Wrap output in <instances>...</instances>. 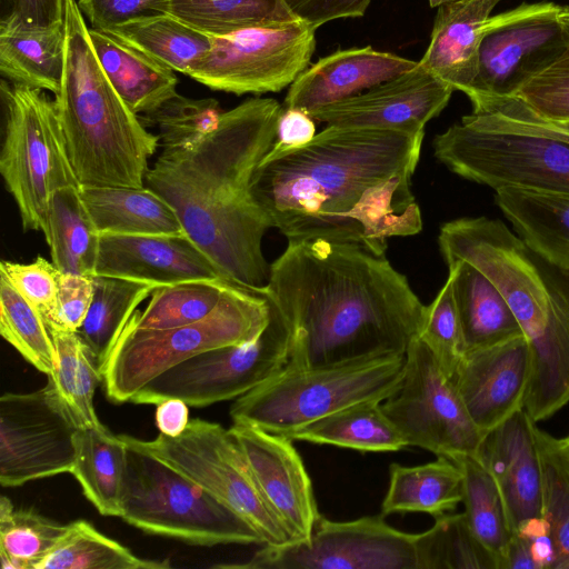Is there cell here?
Instances as JSON below:
<instances>
[{
	"label": "cell",
	"mask_w": 569,
	"mask_h": 569,
	"mask_svg": "<svg viewBox=\"0 0 569 569\" xmlns=\"http://www.w3.org/2000/svg\"><path fill=\"white\" fill-rule=\"evenodd\" d=\"M543 476V517L555 548L552 569H569V463L560 440L536 425Z\"/></svg>",
	"instance_id": "ee69618b"
},
{
	"label": "cell",
	"mask_w": 569,
	"mask_h": 569,
	"mask_svg": "<svg viewBox=\"0 0 569 569\" xmlns=\"http://www.w3.org/2000/svg\"><path fill=\"white\" fill-rule=\"evenodd\" d=\"M433 153L453 173L493 190L569 196V142L517 96L472 109L436 136Z\"/></svg>",
	"instance_id": "5b68a950"
},
{
	"label": "cell",
	"mask_w": 569,
	"mask_h": 569,
	"mask_svg": "<svg viewBox=\"0 0 569 569\" xmlns=\"http://www.w3.org/2000/svg\"><path fill=\"white\" fill-rule=\"evenodd\" d=\"M406 355H392L315 368L287 366L237 398L232 423L286 435L332 412L365 401H385L403 380Z\"/></svg>",
	"instance_id": "52a82bcc"
},
{
	"label": "cell",
	"mask_w": 569,
	"mask_h": 569,
	"mask_svg": "<svg viewBox=\"0 0 569 569\" xmlns=\"http://www.w3.org/2000/svg\"><path fill=\"white\" fill-rule=\"evenodd\" d=\"M297 19L315 29L341 18L362 17L371 0H283Z\"/></svg>",
	"instance_id": "816d5d0a"
},
{
	"label": "cell",
	"mask_w": 569,
	"mask_h": 569,
	"mask_svg": "<svg viewBox=\"0 0 569 569\" xmlns=\"http://www.w3.org/2000/svg\"><path fill=\"white\" fill-rule=\"evenodd\" d=\"M316 30L299 20L213 37L211 50L189 77L211 90L237 96L279 92L307 69Z\"/></svg>",
	"instance_id": "2e32d148"
},
{
	"label": "cell",
	"mask_w": 569,
	"mask_h": 569,
	"mask_svg": "<svg viewBox=\"0 0 569 569\" xmlns=\"http://www.w3.org/2000/svg\"><path fill=\"white\" fill-rule=\"evenodd\" d=\"M159 286L119 277L93 276V298L79 335L98 357L101 369L137 310Z\"/></svg>",
	"instance_id": "d590c367"
},
{
	"label": "cell",
	"mask_w": 569,
	"mask_h": 569,
	"mask_svg": "<svg viewBox=\"0 0 569 569\" xmlns=\"http://www.w3.org/2000/svg\"><path fill=\"white\" fill-rule=\"evenodd\" d=\"M429 1V6L431 8H438L440 7L441 4L446 3V2H449L451 0H428Z\"/></svg>",
	"instance_id": "94428289"
},
{
	"label": "cell",
	"mask_w": 569,
	"mask_h": 569,
	"mask_svg": "<svg viewBox=\"0 0 569 569\" xmlns=\"http://www.w3.org/2000/svg\"><path fill=\"white\" fill-rule=\"evenodd\" d=\"M81 426L54 385L0 398V483H23L71 472Z\"/></svg>",
	"instance_id": "9a60e30c"
},
{
	"label": "cell",
	"mask_w": 569,
	"mask_h": 569,
	"mask_svg": "<svg viewBox=\"0 0 569 569\" xmlns=\"http://www.w3.org/2000/svg\"><path fill=\"white\" fill-rule=\"evenodd\" d=\"M382 408L407 446L437 457H477L486 436L472 421L451 378L418 337L407 350L402 383Z\"/></svg>",
	"instance_id": "4fadbf2b"
},
{
	"label": "cell",
	"mask_w": 569,
	"mask_h": 569,
	"mask_svg": "<svg viewBox=\"0 0 569 569\" xmlns=\"http://www.w3.org/2000/svg\"><path fill=\"white\" fill-rule=\"evenodd\" d=\"M92 48L110 83L138 116L177 93L174 71L113 36L89 27Z\"/></svg>",
	"instance_id": "d4e9b609"
},
{
	"label": "cell",
	"mask_w": 569,
	"mask_h": 569,
	"mask_svg": "<svg viewBox=\"0 0 569 569\" xmlns=\"http://www.w3.org/2000/svg\"><path fill=\"white\" fill-rule=\"evenodd\" d=\"M495 191L496 204L529 250L569 271V196L510 187Z\"/></svg>",
	"instance_id": "484cf974"
},
{
	"label": "cell",
	"mask_w": 569,
	"mask_h": 569,
	"mask_svg": "<svg viewBox=\"0 0 569 569\" xmlns=\"http://www.w3.org/2000/svg\"><path fill=\"white\" fill-rule=\"evenodd\" d=\"M169 14L211 37L299 21L283 0H170Z\"/></svg>",
	"instance_id": "8d00e7d4"
},
{
	"label": "cell",
	"mask_w": 569,
	"mask_h": 569,
	"mask_svg": "<svg viewBox=\"0 0 569 569\" xmlns=\"http://www.w3.org/2000/svg\"><path fill=\"white\" fill-rule=\"evenodd\" d=\"M42 233L50 248L51 261L61 272L96 274L101 233L80 188H62L51 196Z\"/></svg>",
	"instance_id": "1f68e13d"
},
{
	"label": "cell",
	"mask_w": 569,
	"mask_h": 569,
	"mask_svg": "<svg viewBox=\"0 0 569 569\" xmlns=\"http://www.w3.org/2000/svg\"><path fill=\"white\" fill-rule=\"evenodd\" d=\"M562 6L521 3L491 16L479 50L478 73L467 94L472 109L508 97L555 62L569 44Z\"/></svg>",
	"instance_id": "5bb4252c"
},
{
	"label": "cell",
	"mask_w": 569,
	"mask_h": 569,
	"mask_svg": "<svg viewBox=\"0 0 569 569\" xmlns=\"http://www.w3.org/2000/svg\"><path fill=\"white\" fill-rule=\"evenodd\" d=\"M93 298V276L61 272L57 301L44 318L49 329L78 332Z\"/></svg>",
	"instance_id": "681fc988"
},
{
	"label": "cell",
	"mask_w": 569,
	"mask_h": 569,
	"mask_svg": "<svg viewBox=\"0 0 569 569\" xmlns=\"http://www.w3.org/2000/svg\"><path fill=\"white\" fill-rule=\"evenodd\" d=\"M448 272L452 276L465 352L523 335L507 300L477 268L458 260L448 264Z\"/></svg>",
	"instance_id": "83f0119b"
},
{
	"label": "cell",
	"mask_w": 569,
	"mask_h": 569,
	"mask_svg": "<svg viewBox=\"0 0 569 569\" xmlns=\"http://www.w3.org/2000/svg\"><path fill=\"white\" fill-rule=\"evenodd\" d=\"M128 446L106 426L81 428L71 472L103 516L121 517Z\"/></svg>",
	"instance_id": "f546056e"
},
{
	"label": "cell",
	"mask_w": 569,
	"mask_h": 569,
	"mask_svg": "<svg viewBox=\"0 0 569 569\" xmlns=\"http://www.w3.org/2000/svg\"><path fill=\"white\" fill-rule=\"evenodd\" d=\"M67 3L68 0H13L10 12L2 19L23 28H64Z\"/></svg>",
	"instance_id": "f5cc1de1"
},
{
	"label": "cell",
	"mask_w": 569,
	"mask_h": 569,
	"mask_svg": "<svg viewBox=\"0 0 569 569\" xmlns=\"http://www.w3.org/2000/svg\"><path fill=\"white\" fill-rule=\"evenodd\" d=\"M66 63V26L32 29L0 21V72L7 81L58 93Z\"/></svg>",
	"instance_id": "f1b7e54d"
},
{
	"label": "cell",
	"mask_w": 569,
	"mask_h": 569,
	"mask_svg": "<svg viewBox=\"0 0 569 569\" xmlns=\"http://www.w3.org/2000/svg\"><path fill=\"white\" fill-rule=\"evenodd\" d=\"M168 561L143 559L98 531L86 520L66 525L64 531L34 569H163Z\"/></svg>",
	"instance_id": "e575fe53"
},
{
	"label": "cell",
	"mask_w": 569,
	"mask_h": 569,
	"mask_svg": "<svg viewBox=\"0 0 569 569\" xmlns=\"http://www.w3.org/2000/svg\"><path fill=\"white\" fill-rule=\"evenodd\" d=\"M381 513L426 512L433 517L455 511L462 502L463 475L451 459L406 467L392 463Z\"/></svg>",
	"instance_id": "4dcf8cb0"
},
{
	"label": "cell",
	"mask_w": 569,
	"mask_h": 569,
	"mask_svg": "<svg viewBox=\"0 0 569 569\" xmlns=\"http://www.w3.org/2000/svg\"><path fill=\"white\" fill-rule=\"evenodd\" d=\"M66 525L33 509H16L6 496L0 498V557L3 569H34L52 548Z\"/></svg>",
	"instance_id": "7bdbcfd3"
},
{
	"label": "cell",
	"mask_w": 569,
	"mask_h": 569,
	"mask_svg": "<svg viewBox=\"0 0 569 569\" xmlns=\"http://www.w3.org/2000/svg\"><path fill=\"white\" fill-rule=\"evenodd\" d=\"M536 425L522 408L486 433L477 458L493 477L512 531L543 518V476Z\"/></svg>",
	"instance_id": "7402d4cb"
},
{
	"label": "cell",
	"mask_w": 569,
	"mask_h": 569,
	"mask_svg": "<svg viewBox=\"0 0 569 569\" xmlns=\"http://www.w3.org/2000/svg\"><path fill=\"white\" fill-rule=\"evenodd\" d=\"M262 295L289 329L295 368L406 355L426 310L385 254L319 238L288 240Z\"/></svg>",
	"instance_id": "7a4b0ae2"
},
{
	"label": "cell",
	"mask_w": 569,
	"mask_h": 569,
	"mask_svg": "<svg viewBox=\"0 0 569 569\" xmlns=\"http://www.w3.org/2000/svg\"><path fill=\"white\" fill-rule=\"evenodd\" d=\"M189 406L181 399L168 398L157 403L156 425L168 437L180 436L188 427Z\"/></svg>",
	"instance_id": "9f6ffc18"
},
{
	"label": "cell",
	"mask_w": 569,
	"mask_h": 569,
	"mask_svg": "<svg viewBox=\"0 0 569 569\" xmlns=\"http://www.w3.org/2000/svg\"><path fill=\"white\" fill-rule=\"evenodd\" d=\"M271 307L261 293L232 284L220 305L200 321L164 330L126 325L102 366L108 399L130 402L171 367L207 350L254 340L269 323Z\"/></svg>",
	"instance_id": "ba28073f"
},
{
	"label": "cell",
	"mask_w": 569,
	"mask_h": 569,
	"mask_svg": "<svg viewBox=\"0 0 569 569\" xmlns=\"http://www.w3.org/2000/svg\"><path fill=\"white\" fill-rule=\"evenodd\" d=\"M532 254L546 284L552 310L569 332V271L547 262L533 252Z\"/></svg>",
	"instance_id": "11a10c76"
},
{
	"label": "cell",
	"mask_w": 569,
	"mask_h": 569,
	"mask_svg": "<svg viewBox=\"0 0 569 569\" xmlns=\"http://www.w3.org/2000/svg\"><path fill=\"white\" fill-rule=\"evenodd\" d=\"M425 132L330 126L301 148L264 156L250 191L288 240L327 239L385 254L422 229L411 190Z\"/></svg>",
	"instance_id": "6da1fadb"
},
{
	"label": "cell",
	"mask_w": 569,
	"mask_h": 569,
	"mask_svg": "<svg viewBox=\"0 0 569 569\" xmlns=\"http://www.w3.org/2000/svg\"><path fill=\"white\" fill-rule=\"evenodd\" d=\"M418 64L371 47L336 51L307 68L290 84L286 108L311 111L362 93Z\"/></svg>",
	"instance_id": "603a6c76"
},
{
	"label": "cell",
	"mask_w": 569,
	"mask_h": 569,
	"mask_svg": "<svg viewBox=\"0 0 569 569\" xmlns=\"http://www.w3.org/2000/svg\"><path fill=\"white\" fill-rule=\"evenodd\" d=\"M54 104L80 187H144L159 138L104 74L76 0L67 3L66 63Z\"/></svg>",
	"instance_id": "277c9868"
},
{
	"label": "cell",
	"mask_w": 569,
	"mask_h": 569,
	"mask_svg": "<svg viewBox=\"0 0 569 569\" xmlns=\"http://www.w3.org/2000/svg\"><path fill=\"white\" fill-rule=\"evenodd\" d=\"M49 330L57 361L48 379L74 413L81 428L103 426L93 406L96 388L102 381L98 357L79 332Z\"/></svg>",
	"instance_id": "74e56055"
},
{
	"label": "cell",
	"mask_w": 569,
	"mask_h": 569,
	"mask_svg": "<svg viewBox=\"0 0 569 569\" xmlns=\"http://www.w3.org/2000/svg\"><path fill=\"white\" fill-rule=\"evenodd\" d=\"M61 271L53 262L38 257L30 263L1 261L0 276L9 282L43 316L48 317L57 301Z\"/></svg>",
	"instance_id": "c3c4849f"
},
{
	"label": "cell",
	"mask_w": 569,
	"mask_h": 569,
	"mask_svg": "<svg viewBox=\"0 0 569 569\" xmlns=\"http://www.w3.org/2000/svg\"><path fill=\"white\" fill-rule=\"evenodd\" d=\"M498 569H538L530 539L515 532L499 557Z\"/></svg>",
	"instance_id": "6f0895ef"
},
{
	"label": "cell",
	"mask_w": 569,
	"mask_h": 569,
	"mask_svg": "<svg viewBox=\"0 0 569 569\" xmlns=\"http://www.w3.org/2000/svg\"><path fill=\"white\" fill-rule=\"evenodd\" d=\"M260 490L292 541L308 539L320 516L313 487L292 439L247 423H232Z\"/></svg>",
	"instance_id": "d6986e66"
},
{
	"label": "cell",
	"mask_w": 569,
	"mask_h": 569,
	"mask_svg": "<svg viewBox=\"0 0 569 569\" xmlns=\"http://www.w3.org/2000/svg\"><path fill=\"white\" fill-rule=\"evenodd\" d=\"M96 274L157 286L228 280L188 234L101 233Z\"/></svg>",
	"instance_id": "44dd1931"
},
{
	"label": "cell",
	"mask_w": 569,
	"mask_h": 569,
	"mask_svg": "<svg viewBox=\"0 0 569 569\" xmlns=\"http://www.w3.org/2000/svg\"><path fill=\"white\" fill-rule=\"evenodd\" d=\"M282 436L360 451H398L407 447L402 435L386 415L381 401L346 407Z\"/></svg>",
	"instance_id": "d6a6232c"
},
{
	"label": "cell",
	"mask_w": 569,
	"mask_h": 569,
	"mask_svg": "<svg viewBox=\"0 0 569 569\" xmlns=\"http://www.w3.org/2000/svg\"><path fill=\"white\" fill-rule=\"evenodd\" d=\"M315 119L297 108H282L277 123L276 140L266 156L273 157L309 143L315 136Z\"/></svg>",
	"instance_id": "db71d44e"
},
{
	"label": "cell",
	"mask_w": 569,
	"mask_h": 569,
	"mask_svg": "<svg viewBox=\"0 0 569 569\" xmlns=\"http://www.w3.org/2000/svg\"><path fill=\"white\" fill-rule=\"evenodd\" d=\"M447 266L462 260L503 296L526 337L531 382L556 386L569 377V340L557 323L550 298L529 248L501 220L476 217L445 222L438 237Z\"/></svg>",
	"instance_id": "8992f818"
},
{
	"label": "cell",
	"mask_w": 569,
	"mask_h": 569,
	"mask_svg": "<svg viewBox=\"0 0 569 569\" xmlns=\"http://www.w3.org/2000/svg\"><path fill=\"white\" fill-rule=\"evenodd\" d=\"M120 437L129 447L150 453L186 475L241 516L259 533L263 546L292 541L266 501L229 429L217 422L192 419L178 437L162 433L152 440Z\"/></svg>",
	"instance_id": "8fae6325"
},
{
	"label": "cell",
	"mask_w": 569,
	"mask_h": 569,
	"mask_svg": "<svg viewBox=\"0 0 569 569\" xmlns=\"http://www.w3.org/2000/svg\"><path fill=\"white\" fill-rule=\"evenodd\" d=\"M0 333L30 365L47 376L57 361L56 348L42 313L0 276Z\"/></svg>",
	"instance_id": "b9f144b4"
},
{
	"label": "cell",
	"mask_w": 569,
	"mask_h": 569,
	"mask_svg": "<svg viewBox=\"0 0 569 569\" xmlns=\"http://www.w3.org/2000/svg\"><path fill=\"white\" fill-rule=\"evenodd\" d=\"M453 461L463 475L462 503L467 521L477 538L499 560L513 535L501 492L476 456H463Z\"/></svg>",
	"instance_id": "60d3db41"
},
{
	"label": "cell",
	"mask_w": 569,
	"mask_h": 569,
	"mask_svg": "<svg viewBox=\"0 0 569 569\" xmlns=\"http://www.w3.org/2000/svg\"><path fill=\"white\" fill-rule=\"evenodd\" d=\"M269 323L254 340L200 352L156 377L130 402L157 405L178 398L207 407L241 397L280 373L289 363V329L270 303Z\"/></svg>",
	"instance_id": "7c38bea8"
},
{
	"label": "cell",
	"mask_w": 569,
	"mask_h": 569,
	"mask_svg": "<svg viewBox=\"0 0 569 569\" xmlns=\"http://www.w3.org/2000/svg\"><path fill=\"white\" fill-rule=\"evenodd\" d=\"M222 112L216 99H192L177 92L139 118L146 128L158 129L162 149H173L197 143L216 127Z\"/></svg>",
	"instance_id": "f6af8a7d"
},
{
	"label": "cell",
	"mask_w": 569,
	"mask_h": 569,
	"mask_svg": "<svg viewBox=\"0 0 569 569\" xmlns=\"http://www.w3.org/2000/svg\"><path fill=\"white\" fill-rule=\"evenodd\" d=\"M418 338L428 346L443 372L451 378L465 353V342L449 272L433 301L426 306Z\"/></svg>",
	"instance_id": "bcb514c9"
},
{
	"label": "cell",
	"mask_w": 569,
	"mask_h": 569,
	"mask_svg": "<svg viewBox=\"0 0 569 569\" xmlns=\"http://www.w3.org/2000/svg\"><path fill=\"white\" fill-rule=\"evenodd\" d=\"M247 569H418L416 533L389 526L385 516L332 521L319 516L308 539L264 545L249 561L219 565Z\"/></svg>",
	"instance_id": "e0dca14e"
},
{
	"label": "cell",
	"mask_w": 569,
	"mask_h": 569,
	"mask_svg": "<svg viewBox=\"0 0 569 569\" xmlns=\"http://www.w3.org/2000/svg\"><path fill=\"white\" fill-rule=\"evenodd\" d=\"M540 118L569 123V44L549 67L516 93Z\"/></svg>",
	"instance_id": "7dc6e473"
},
{
	"label": "cell",
	"mask_w": 569,
	"mask_h": 569,
	"mask_svg": "<svg viewBox=\"0 0 569 569\" xmlns=\"http://www.w3.org/2000/svg\"><path fill=\"white\" fill-rule=\"evenodd\" d=\"M4 136L0 173L12 196L23 231L46 228L51 196L80 188L71 164L54 100L42 90L1 81Z\"/></svg>",
	"instance_id": "30bf717a"
},
{
	"label": "cell",
	"mask_w": 569,
	"mask_h": 569,
	"mask_svg": "<svg viewBox=\"0 0 569 569\" xmlns=\"http://www.w3.org/2000/svg\"><path fill=\"white\" fill-rule=\"evenodd\" d=\"M173 71L190 76L213 46V37L171 14L132 21L104 31Z\"/></svg>",
	"instance_id": "836d02e7"
},
{
	"label": "cell",
	"mask_w": 569,
	"mask_h": 569,
	"mask_svg": "<svg viewBox=\"0 0 569 569\" xmlns=\"http://www.w3.org/2000/svg\"><path fill=\"white\" fill-rule=\"evenodd\" d=\"M531 376L526 337L463 353L451 380L475 425L482 433L525 406Z\"/></svg>",
	"instance_id": "ffe728a7"
},
{
	"label": "cell",
	"mask_w": 569,
	"mask_h": 569,
	"mask_svg": "<svg viewBox=\"0 0 569 569\" xmlns=\"http://www.w3.org/2000/svg\"><path fill=\"white\" fill-rule=\"evenodd\" d=\"M90 28L108 31L141 19L169 14L170 0H77Z\"/></svg>",
	"instance_id": "f907efd6"
},
{
	"label": "cell",
	"mask_w": 569,
	"mask_h": 569,
	"mask_svg": "<svg viewBox=\"0 0 569 569\" xmlns=\"http://www.w3.org/2000/svg\"><path fill=\"white\" fill-rule=\"evenodd\" d=\"M499 2L451 0L438 7L430 42L419 63L467 96L478 73L487 22Z\"/></svg>",
	"instance_id": "cb8c5ba5"
},
{
	"label": "cell",
	"mask_w": 569,
	"mask_h": 569,
	"mask_svg": "<svg viewBox=\"0 0 569 569\" xmlns=\"http://www.w3.org/2000/svg\"><path fill=\"white\" fill-rule=\"evenodd\" d=\"M418 569H498L497 557L477 538L463 512L435 517L416 533Z\"/></svg>",
	"instance_id": "ab89813d"
},
{
	"label": "cell",
	"mask_w": 569,
	"mask_h": 569,
	"mask_svg": "<svg viewBox=\"0 0 569 569\" xmlns=\"http://www.w3.org/2000/svg\"><path fill=\"white\" fill-rule=\"evenodd\" d=\"M100 233L187 234L172 206L148 187L81 186Z\"/></svg>",
	"instance_id": "4316f807"
},
{
	"label": "cell",
	"mask_w": 569,
	"mask_h": 569,
	"mask_svg": "<svg viewBox=\"0 0 569 569\" xmlns=\"http://www.w3.org/2000/svg\"><path fill=\"white\" fill-rule=\"evenodd\" d=\"M281 110L274 99L252 98L223 111L197 143L162 149L144 180L229 281L261 295L270 276L262 239L272 226L250 184Z\"/></svg>",
	"instance_id": "3957f363"
},
{
	"label": "cell",
	"mask_w": 569,
	"mask_h": 569,
	"mask_svg": "<svg viewBox=\"0 0 569 569\" xmlns=\"http://www.w3.org/2000/svg\"><path fill=\"white\" fill-rule=\"evenodd\" d=\"M560 20L569 32V6L561 8Z\"/></svg>",
	"instance_id": "680465c9"
},
{
	"label": "cell",
	"mask_w": 569,
	"mask_h": 569,
	"mask_svg": "<svg viewBox=\"0 0 569 569\" xmlns=\"http://www.w3.org/2000/svg\"><path fill=\"white\" fill-rule=\"evenodd\" d=\"M120 518L148 533L191 545L263 546L241 516L200 485L129 446Z\"/></svg>",
	"instance_id": "9c48e42d"
},
{
	"label": "cell",
	"mask_w": 569,
	"mask_h": 569,
	"mask_svg": "<svg viewBox=\"0 0 569 569\" xmlns=\"http://www.w3.org/2000/svg\"><path fill=\"white\" fill-rule=\"evenodd\" d=\"M453 91L418 61L386 82L309 114L330 126L419 133L446 108Z\"/></svg>",
	"instance_id": "ac0fdd59"
},
{
	"label": "cell",
	"mask_w": 569,
	"mask_h": 569,
	"mask_svg": "<svg viewBox=\"0 0 569 569\" xmlns=\"http://www.w3.org/2000/svg\"><path fill=\"white\" fill-rule=\"evenodd\" d=\"M232 284L223 279H203L159 286L146 309L134 311L132 323L138 329L164 330L200 321L220 305Z\"/></svg>",
	"instance_id": "f35d334b"
},
{
	"label": "cell",
	"mask_w": 569,
	"mask_h": 569,
	"mask_svg": "<svg viewBox=\"0 0 569 569\" xmlns=\"http://www.w3.org/2000/svg\"><path fill=\"white\" fill-rule=\"evenodd\" d=\"M560 440V446L563 451V455L569 463V435Z\"/></svg>",
	"instance_id": "91938a15"
}]
</instances>
